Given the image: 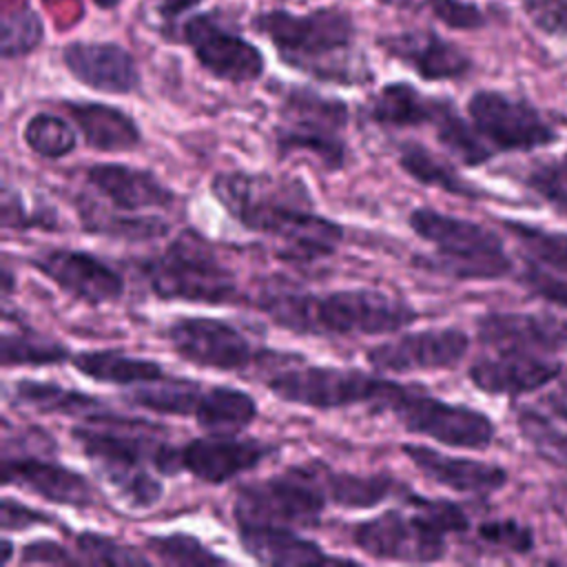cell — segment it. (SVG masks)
I'll use <instances>...</instances> for the list:
<instances>
[{
    "label": "cell",
    "mask_w": 567,
    "mask_h": 567,
    "mask_svg": "<svg viewBox=\"0 0 567 567\" xmlns=\"http://www.w3.org/2000/svg\"><path fill=\"white\" fill-rule=\"evenodd\" d=\"M86 182L120 210L140 213L175 204V190L146 168L102 162L86 168Z\"/></svg>",
    "instance_id": "23"
},
{
    "label": "cell",
    "mask_w": 567,
    "mask_h": 567,
    "mask_svg": "<svg viewBox=\"0 0 567 567\" xmlns=\"http://www.w3.org/2000/svg\"><path fill=\"white\" fill-rule=\"evenodd\" d=\"M348 120L346 102L303 86H292L284 97L281 122L275 128L277 153L286 157L303 151L315 155L326 171H339L348 159L343 140Z\"/></svg>",
    "instance_id": "9"
},
{
    "label": "cell",
    "mask_w": 567,
    "mask_h": 567,
    "mask_svg": "<svg viewBox=\"0 0 567 567\" xmlns=\"http://www.w3.org/2000/svg\"><path fill=\"white\" fill-rule=\"evenodd\" d=\"M279 447L259 439H239L237 434H210L188 441L179 447L182 472L193 474L202 483L224 485L237 478L266 458L277 454Z\"/></svg>",
    "instance_id": "17"
},
{
    "label": "cell",
    "mask_w": 567,
    "mask_h": 567,
    "mask_svg": "<svg viewBox=\"0 0 567 567\" xmlns=\"http://www.w3.org/2000/svg\"><path fill=\"white\" fill-rule=\"evenodd\" d=\"M66 113L80 128L86 146L102 153L133 151L142 142L135 120L117 106L102 102H64Z\"/></svg>",
    "instance_id": "26"
},
{
    "label": "cell",
    "mask_w": 567,
    "mask_h": 567,
    "mask_svg": "<svg viewBox=\"0 0 567 567\" xmlns=\"http://www.w3.org/2000/svg\"><path fill=\"white\" fill-rule=\"evenodd\" d=\"M71 363L86 379L109 385H142L168 377L162 363L120 350H82L71 354Z\"/></svg>",
    "instance_id": "29"
},
{
    "label": "cell",
    "mask_w": 567,
    "mask_h": 567,
    "mask_svg": "<svg viewBox=\"0 0 567 567\" xmlns=\"http://www.w3.org/2000/svg\"><path fill=\"white\" fill-rule=\"evenodd\" d=\"M525 184L547 199L558 213L567 215V153L534 166L527 173Z\"/></svg>",
    "instance_id": "43"
},
{
    "label": "cell",
    "mask_w": 567,
    "mask_h": 567,
    "mask_svg": "<svg viewBox=\"0 0 567 567\" xmlns=\"http://www.w3.org/2000/svg\"><path fill=\"white\" fill-rule=\"evenodd\" d=\"M13 401L20 405H27L31 410L44 412V414H64V416H84L89 423H109L120 419L109 405H104L100 399L69 390L60 383L51 381H33V379H20L13 383Z\"/></svg>",
    "instance_id": "27"
},
{
    "label": "cell",
    "mask_w": 567,
    "mask_h": 567,
    "mask_svg": "<svg viewBox=\"0 0 567 567\" xmlns=\"http://www.w3.org/2000/svg\"><path fill=\"white\" fill-rule=\"evenodd\" d=\"M520 281L525 288H529L536 297L549 301V303H558L567 308V279L549 275L547 270L540 268V264L527 259V266L520 275Z\"/></svg>",
    "instance_id": "47"
},
{
    "label": "cell",
    "mask_w": 567,
    "mask_h": 567,
    "mask_svg": "<svg viewBox=\"0 0 567 567\" xmlns=\"http://www.w3.org/2000/svg\"><path fill=\"white\" fill-rule=\"evenodd\" d=\"M2 228H58V217L53 210H27L20 195L11 188H4L2 193Z\"/></svg>",
    "instance_id": "45"
},
{
    "label": "cell",
    "mask_w": 567,
    "mask_h": 567,
    "mask_svg": "<svg viewBox=\"0 0 567 567\" xmlns=\"http://www.w3.org/2000/svg\"><path fill=\"white\" fill-rule=\"evenodd\" d=\"M2 483L20 485L55 505L80 509L93 505V489L80 472L40 454L2 452Z\"/></svg>",
    "instance_id": "20"
},
{
    "label": "cell",
    "mask_w": 567,
    "mask_h": 567,
    "mask_svg": "<svg viewBox=\"0 0 567 567\" xmlns=\"http://www.w3.org/2000/svg\"><path fill=\"white\" fill-rule=\"evenodd\" d=\"M509 235L520 244L527 259L558 272H567V233L540 228L525 221H503Z\"/></svg>",
    "instance_id": "38"
},
{
    "label": "cell",
    "mask_w": 567,
    "mask_h": 567,
    "mask_svg": "<svg viewBox=\"0 0 567 567\" xmlns=\"http://www.w3.org/2000/svg\"><path fill=\"white\" fill-rule=\"evenodd\" d=\"M62 62L80 84L100 93L124 95L140 86L135 58L115 42H71Z\"/></svg>",
    "instance_id": "21"
},
{
    "label": "cell",
    "mask_w": 567,
    "mask_h": 567,
    "mask_svg": "<svg viewBox=\"0 0 567 567\" xmlns=\"http://www.w3.org/2000/svg\"><path fill=\"white\" fill-rule=\"evenodd\" d=\"M166 339L179 359L221 372H244L268 354L255 350L237 326L215 317H179L168 323Z\"/></svg>",
    "instance_id": "12"
},
{
    "label": "cell",
    "mask_w": 567,
    "mask_h": 567,
    "mask_svg": "<svg viewBox=\"0 0 567 567\" xmlns=\"http://www.w3.org/2000/svg\"><path fill=\"white\" fill-rule=\"evenodd\" d=\"M467 113L494 151H534L556 142V131L529 102L501 91H476Z\"/></svg>",
    "instance_id": "13"
},
{
    "label": "cell",
    "mask_w": 567,
    "mask_h": 567,
    "mask_svg": "<svg viewBox=\"0 0 567 567\" xmlns=\"http://www.w3.org/2000/svg\"><path fill=\"white\" fill-rule=\"evenodd\" d=\"M255 27L272 42L281 60L299 71L341 84L370 78L359 62H352L354 22L337 7L303 16L275 9L257 16Z\"/></svg>",
    "instance_id": "4"
},
{
    "label": "cell",
    "mask_w": 567,
    "mask_h": 567,
    "mask_svg": "<svg viewBox=\"0 0 567 567\" xmlns=\"http://www.w3.org/2000/svg\"><path fill=\"white\" fill-rule=\"evenodd\" d=\"M193 416L210 434H239L257 419V401L239 388L213 385L202 392Z\"/></svg>",
    "instance_id": "32"
},
{
    "label": "cell",
    "mask_w": 567,
    "mask_h": 567,
    "mask_svg": "<svg viewBox=\"0 0 567 567\" xmlns=\"http://www.w3.org/2000/svg\"><path fill=\"white\" fill-rule=\"evenodd\" d=\"M2 549H4V563H11V558H13V543L9 540V538H4L2 540Z\"/></svg>",
    "instance_id": "53"
},
{
    "label": "cell",
    "mask_w": 567,
    "mask_h": 567,
    "mask_svg": "<svg viewBox=\"0 0 567 567\" xmlns=\"http://www.w3.org/2000/svg\"><path fill=\"white\" fill-rule=\"evenodd\" d=\"M264 383L270 394L292 405L312 410L370 405L377 412H388L392 399L405 388L381 374H368L357 368L299 363V357H288L281 368L270 370Z\"/></svg>",
    "instance_id": "8"
},
{
    "label": "cell",
    "mask_w": 567,
    "mask_h": 567,
    "mask_svg": "<svg viewBox=\"0 0 567 567\" xmlns=\"http://www.w3.org/2000/svg\"><path fill=\"white\" fill-rule=\"evenodd\" d=\"M29 264L62 292L89 306L111 303L124 295L122 275L86 250L42 248Z\"/></svg>",
    "instance_id": "16"
},
{
    "label": "cell",
    "mask_w": 567,
    "mask_h": 567,
    "mask_svg": "<svg viewBox=\"0 0 567 567\" xmlns=\"http://www.w3.org/2000/svg\"><path fill=\"white\" fill-rule=\"evenodd\" d=\"M470 350L467 332L458 328H427L403 332L394 339L372 346L365 361L377 372H425L450 370L463 361Z\"/></svg>",
    "instance_id": "14"
},
{
    "label": "cell",
    "mask_w": 567,
    "mask_h": 567,
    "mask_svg": "<svg viewBox=\"0 0 567 567\" xmlns=\"http://www.w3.org/2000/svg\"><path fill=\"white\" fill-rule=\"evenodd\" d=\"M51 516L40 509H33L11 496H2L0 505V527L2 532H22L33 525H49Z\"/></svg>",
    "instance_id": "50"
},
{
    "label": "cell",
    "mask_w": 567,
    "mask_h": 567,
    "mask_svg": "<svg viewBox=\"0 0 567 567\" xmlns=\"http://www.w3.org/2000/svg\"><path fill=\"white\" fill-rule=\"evenodd\" d=\"M42 38H44V24L33 9L20 7L2 13L0 51L4 60L29 55L40 47Z\"/></svg>",
    "instance_id": "41"
},
{
    "label": "cell",
    "mask_w": 567,
    "mask_h": 567,
    "mask_svg": "<svg viewBox=\"0 0 567 567\" xmlns=\"http://www.w3.org/2000/svg\"><path fill=\"white\" fill-rule=\"evenodd\" d=\"M210 193L244 228L279 239L284 259L317 261L334 255L343 241V226L312 210L299 179L224 171L210 179Z\"/></svg>",
    "instance_id": "1"
},
{
    "label": "cell",
    "mask_w": 567,
    "mask_h": 567,
    "mask_svg": "<svg viewBox=\"0 0 567 567\" xmlns=\"http://www.w3.org/2000/svg\"><path fill=\"white\" fill-rule=\"evenodd\" d=\"M257 308L272 323L306 337H379L416 321V308L374 288L308 292L292 284H270L257 297Z\"/></svg>",
    "instance_id": "2"
},
{
    "label": "cell",
    "mask_w": 567,
    "mask_h": 567,
    "mask_svg": "<svg viewBox=\"0 0 567 567\" xmlns=\"http://www.w3.org/2000/svg\"><path fill=\"white\" fill-rule=\"evenodd\" d=\"M106 427L75 425L71 439L93 463L95 474L109 483L120 501L131 509H148L159 503L164 485L162 476L182 472L179 450L155 439L159 427L151 421L120 416L109 423H93Z\"/></svg>",
    "instance_id": "3"
},
{
    "label": "cell",
    "mask_w": 567,
    "mask_h": 567,
    "mask_svg": "<svg viewBox=\"0 0 567 567\" xmlns=\"http://www.w3.org/2000/svg\"><path fill=\"white\" fill-rule=\"evenodd\" d=\"M401 452L425 478L452 492L487 496L507 485V470L496 463L476 461L467 456H452L416 443H405Z\"/></svg>",
    "instance_id": "22"
},
{
    "label": "cell",
    "mask_w": 567,
    "mask_h": 567,
    "mask_svg": "<svg viewBox=\"0 0 567 567\" xmlns=\"http://www.w3.org/2000/svg\"><path fill=\"white\" fill-rule=\"evenodd\" d=\"M237 536L244 551L264 565H315L341 560L328 556L319 543L286 525L237 523Z\"/></svg>",
    "instance_id": "25"
},
{
    "label": "cell",
    "mask_w": 567,
    "mask_h": 567,
    "mask_svg": "<svg viewBox=\"0 0 567 567\" xmlns=\"http://www.w3.org/2000/svg\"><path fill=\"white\" fill-rule=\"evenodd\" d=\"M199 2H204V0H159V7H157V9H159V13H162L164 18L173 20V18L182 16L184 11L197 7Z\"/></svg>",
    "instance_id": "51"
},
{
    "label": "cell",
    "mask_w": 567,
    "mask_h": 567,
    "mask_svg": "<svg viewBox=\"0 0 567 567\" xmlns=\"http://www.w3.org/2000/svg\"><path fill=\"white\" fill-rule=\"evenodd\" d=\"M202 396V383L188 379L164 377L159 381L135 385L128 392V401L137 408L159 412V414H177L193 416Z\"/></svg>",
    "instance_id": "35"
},
{
    "label": "cell",
    "mask_w": 567,
    "mask_h": 567,
    "mask_svg": "<svg viewBox=\"0 0 567 567\" xmlns=\"http://www.w3.org/2000/svg\"><path fill=\"white\" fill-rule=\"evenodd\" d=\"M22 565H80L82 558L73 556L71 549L51 538H38L20 549Z\"/></svg>",
    "instance_id": "48"
},
{
    "label": "cell",
    "mask_w": 567,
    "mask_h": 567,
    "mask_svg": "<svg viewBox=\"0 0 567 567\" xmlns=\"http://www.w3.org/2000/svg\"><path fill=\"white\" fill-rule=\"evenodd\" d=\"M560 372L563 363L551 354L496 350L492 357L476 359L467 370V379L485 394L520 396L549 385Z\"/></svg>",
    "instance_id": "18"
},
{
    "label": "cell",
    "mask_w": 567,
    "mask_h": 567,
    "mask_svg": "<svg viewBox=\"0 0 567 567\" xmlns=\"http://www.w3.org/2000/svg\"><path fill=\"white\" fill-rule=\"evenodd\" d=\"M525 9L538 29L567 35V0H527Z\"/></svg>",
    "instance_id": "49"
},
{
    "label": "cell",
    "mask_w": 567,
    "mask_h": 567,
    "mask_svg": "<svg viewBox=\"0 0 567 567\" xmlns=\"http://www.w3.org/2000/svg\"><path fill=\"white\" fill-rule=\"evenodd\" d=\"M24 144L44 159H62L75 148L73 126L53 113H35L22 128Z\"/></svg>",
    "instance_id": "39"
},
{
    "label": "cell",
    "mask_w": 567,
    "mask_h": 567,
    "mask_svg": "<svg viewBox=\"0 0 567 567\" xmlns=\"http://www.w3.org/2000/svg\"><path fill=\"white\" fill-rule=\"evenodd\" d=\"M78 219L84 233L102 235L122 241H151L171 230V224L159 215H137V213H113L97 206L91 199H78Z\"/></svg>",
    "instance_id": "31"
},
{
    "label": "cell",
    "mask_w": 567,
    "mask_h": 567,
    "mask_svg": "<svg viewBox=\"0 0 567 567\" xmlns=\"http://www.w3.org/2000/svg\"><path fill=\"white\" fill-rule=\"evenodd\" d=\"M75 551L86 565H151L144 551L97 532H80L75 536Z\"/></svg>",
    "instance_id": "42"
},
{
    "label": "cell",
    "mask_w": 567,
    "mask_h": 567,
    "mask_svg": "<svg viewBox=\"0 0 567 567\" xmlns=\"http://www.w3.org/2000/svg\"><path fill=\"white\" fill-rule=\"evenodd\" d=\"M319 483L326 492L328 503L346 507V509H370L385 498H390L399 483L394 476L379 472V474H354V472H334L326 463L315 461Z\"/></svg>",
    "instance_id": "30"
},
{
    "label": "cell",
    "mask_w": 567,
    "mask_h": 567,
    "mask_svg": "<svg viewBox=\"0 0 567 567\" xmlns=\"http://www.w3.org/2000/svg\"><path fill=\"white\" fill-rule=\"evenodd\" d=\"M146 551H151L159 563L175 565V567H197V565H221L226 563L224 556L210 551L197 536L173 532L164 536H148Z\"/></svg>",
    "instance_id": "40"
},
{
    "label": "cell",
    "mask_w": 567,
    "mask_h": 567,
    "mask_svg": "<svg viewBox=\"0 0 567 567\" xmlns=\"http://www.w3.org/2000/svg\"><path fill=\"white\" fill-rule=\"evenodd\" d=\"M71 361V350L47 337L35 332L29 326L16 323V330H9V326L2 332V365H53Z\"/></svg>",
    "instance_id": "36"
},
{
    "label": "cell",
    "mask_w": 567,
    "mask_h": 567,
    "mask_svg": "<svg viewBox=\"0 0 567 567\" xmlns=\"http://www.w3.org/2000/svg\"><path fill=\"white\" fill-rule=\"evenodd\" d=\"M328 505L317 465H292L270 478L237 489L233 514L237 523L317 527Z\"/></svg>",
    "instance_id": "10"
},
{
    "label": "cell",
    "mask_w": 567,
    "mask_h": 567,
    "mask_svg": "<svg viewBox=\"0 0 567 567\" xmlns=\"http://www.w3.org/2000/svg\"><path fill=\"white\" fill-rule=\"evenodd\" d=\"M388 412L412 434L463 450H487L496 436L494 421L465 403L443 401L416 388H403Z\"/></svg>",
    "instance_id": "11"
},
{
    "label": "cell",
    "mask_w": 567,
    "mask_h": 567,
    "mask_svg": "<svg viewBox=\"0 0 567 567\" xmlns=\"http://www.w3.org/2000/svg\"><path fill=\"white\" fill-rule=\"evenodd\" d=\"M182 38L193 49L197 62L217 80L246 84L255 82L264 73L261 51L226 29L213 16H195L184 24Z\"/></svg>",
    "instance_id": "15"
},
{
    "label": "cell",
    "mask_w": 567,
    "mask_h": 567,
    "mask_svg": "<svg viewBox=\"0 0 567 567\" xmlns=\"http://www.w3.org/2000/svg\"><path fill=\"white\" fill-rule=\"evenodd\" d=\"M11 290H13V277H11V268H9V266H4V268H2V297H4V301L9 299Z\"/></svg>",
    "instance_id": "52"
},
{
    "label": "cell",
    "mask_w": 567,
    "mask_h": 567,
    "mask_svg": "<svg viewBox=\"0 0 567 567\" xmlns=\"http://www.w3.org/2000/svg\"><path fill=\"white\" fill-rule=\"evenodd\" d=\"M439 142L465 166H481L492 159L494 148L483 140L474 124H467L452 104H445L434 122Z\"/></svg>",
    "instance_id": "37"
},
{
    "label": "cell",
    "mask_w": 567,
    "mask_h": 567,
    "mask_svg": "<svg viewBox=\"0 0 567 567\" xmlns=\"http://www.w3.org/2000/svg\"><path fill=\"white\" fill-rule=\"evenodd\" d=\"M135 270L164 301L221 306L237 299L233 270L193 230H184L162 252L135 259Z\"/></svg>",
    "instance_id": "7"
},
{
    "label": "cell",
    "mask_w": 567,
    "mask_h": 567,
    "mask_svg": "<svg viewBox=\"0 0 567 567\" xmlns=\"http://www.w3.org/2000/svg\"><path fill=\"white\" fill-rule=\"evenodd\" d=\"M476 337L494 350L556 354L567 348V321L551 312H489L478 317Z\"/></svg>",
    "instance_id": "19"
},
{
    "label": "cell",
    "mask_w": 567,
    "mask_h": 567,
    "mask_svg": "<svg viewBox=\"0 0 567 567\" xmlns=\"http://www.w3.org/2000/svg\"><path fill=\"white\" fill-rule=\"evenodd\" d=\"M408 224L419 239L434 246L432 255L414 257V264L430 272L461 281H492L512 272L503 239L472 219L419 206L408 215Z\"/></svg>",
    "instance_id": "6"
},
{
    "label": "cell",
    "mask_w": 567,
    "mask_h": 567,
    "mask_svg": "<svg viewBox=\"0 0 567 567\" xmlns=\"http://www.w3.org/2000/svg\"><path fill=\"white\" fill-rule=\"evenodd\" d=\"M447 102L434 100L416 91L408 82H392L381 86L368 102V117L381 126L405 128L434 124Z\"/></svg>",
    "instance_id": "28"
},
{
    "label": "cell",
    "mask_w": 567,
    "mask_h": 567,
    "mask_svg": "<svg viewBox=\"0 0 567 567\" xmlns=\"http://www.w3.org/2000/svg\"><path fill=\"white\" fill-rule=\"evenodd\" d=\"M410 514L388 509L352 527V543L377 560L436 563L447 551V536L470 527L465 509L445 498H425L405 489Z\"/></svg>",
    "instance_id": "5"
},
{
    "label": "cell",
    "mask_w": 567,
    "mask_h": 567,
    "mask_svg": "<svg viewBox=\"0 0 567 567\" xmlns=\"http://www.w3.org/2000/svg\"><path fill=\"white\" fill-rule=\"evenodd\" d=\"M476 536L487 547L512 551V554H527L534 547V534L527 525H520L514 518H496L483 520L476 527Z\"/></svg>",
    "instance_id": "44"
},
{
    "label": "cell",
    "mask_w": 567,
    "mask_h": 567,
    "mask_svg": "<svg viewBox=\"0 0 567 567\" xmlns=\"http://www.w3.org/2000/svg\"><path fill=\"white\" fill-rule=\"evenodd\" d=\"M396 162L414 182H419L423 186L441 188V190L458 195V197H483L481 188H476L472 182L463 179L450 162L441 159L439 155H434L427 146H423L419 142H412V140L403 142L399 146Z\"/></svg>",
    "instance_id": "33"
},
{
    "label": "cell",
    "mask_w": 567,
    "mask_h": 567,
    "mask_svg": "<svg viewBox=\"0 0 567 567\" xmlns=\"http://www.w3.org/2000/svg\"><path fill=\"white\" fill-rule=\"evenodd\" d=\"M97 7H102V9H115L122 0H93Z\"/></svg>",
    "instance_id": "54"
},
{
    "label": "cell",
    "mask_w": 567,
    "mask_h": 567,
    "mask_svg": "<svg viewBox=\"0 0 567 567\" xmlns=\"http://www.w3.org/2000/svg\"><path fill=\"white\" fill-rule=\"evenodd\" d=\"M381 47L423 80H456L472 69V60L454 42L434 31H403L381 40Z\"/></svg>",
    "instance_id": "24"
},
{
    "label": "cell",
    "mask_w": 567,
    "mask_h": 567,
    "mask_svg": "<svg viewBox=\"0 0 567 567\" xmlns=\"http://www.w3.org/2000/svg\"><path fill=\"white\" fill-rule=\"evenodd\" d=\"M436 20L452 29H478L485 24L481 9L465 0H425Z\"/></svg>",
    "instance_id": "46"
},
{
    "label": "cell",
    "mask_w": 567,
    "mask_h": 567,
    "mask_svg": "<svg viewBox=\"0 0 567 567\" xmlns=\"http://www.w3.org/2000/svg\"><path fill=\"white\" fill-rule=\"evenodd\" d=\"M520 436L545 461L567 467V408L543 412L538 408H520L516 414Z\"/></svg>",
    "instance_id": "34"
}]
</instances>
